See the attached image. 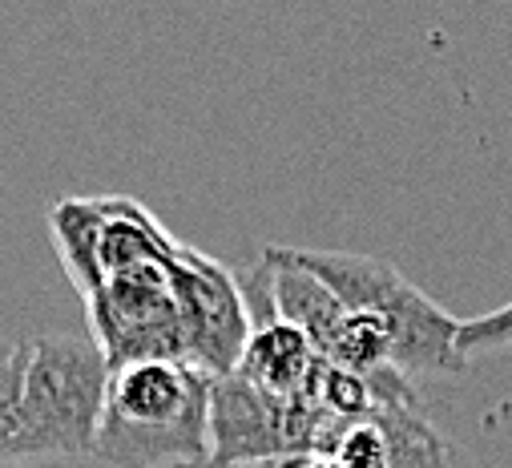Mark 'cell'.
<instances>
[{
    "label": "cell",
    "mask_w": 512,
    "mask_h": 468,
    "mask_svg": "<svg viewBox=\"0 0 512 468\" xmlns=\"http://www.w3.org/2000/svg\"><path fill=\"white\" fill-rule=\"evenodd\" d=\"M375 420L383 432V468H468L416 408H375Z\"/></svg>",
    "instance_id": "52a82bcc"
},
{
    "label": "cell",
    "mask_w": 512,
    "mask_h": 468,
    "mask_svg": "<svg viewBox=\"0 0 512 468\" xmlns=\"http://www.w3.org/2000/svg\"><path fill=\"white\" fill-rule=\"evenodd\" d=\"M25 372H29V343L5 339L0 343V468L9 464V448H13L17 428H21Z\"/></svg>",
    "instance_id": "ba28073f"
},
{
    "label": "cell",
    "mask_w": 512,
    "mask_h": 468,
    "mask_svg": "<svg viewBox=\"0 0 512 468\" xmlns=\"http://www.w3.org/2000/svg\"><path fill=\"white\" fill-rule=\"evenodd\" d=\"M0 343H5V339H0Z\"/></svg>",
    "instance_id": "8fae6325"
},
{
    "label": "cell",
    "mask_w": 512,
    "mask_h": 468,
    "mask_svg": "<svg viewBox=\"0 0 512 468\" xmlns=\"http://www.w3.org/2000/svg\"><path fill=\"white\" fill-rule=\"evenodd\" d=\"M214 376L186 360H134L109 372L93 460L109 468H198L210 460Z\"/></svg>",
    "instance_id": "6da1fadb"
},
{
    "label": "cell",
    "mask_w": 512,
    "mask_h": 468,
    "mask_svg": "<svg viewBox=\"0 0 512 468\" xmlns=\"http://www.w3.org/2000/svg\"><path fill=\"white\" fill-rule=\"evenodd\" d=\"M279 255L335 291L347 311H375L392 327V364L408 380L416 376H460L468 360L456 351L460 319L436 307L412 279H404L388 259L351 251H299L279 247Z\"/></svg>",
    "instance_id": "7a4b0ae2"
},
{
    "label": "cell",
    "mask_w": 512,
    "mask_h": 468,
    "mask_svg": "<svg viewBox=\"0 0 512 468\" xmlns=\"http://www.w3.org/2000/svg\"><path fill=\"white\" fill-rule=\"evenodd\" d=\"M323 356L315 351V343L283 323V319H271V323H254L250 327V339L242 347V360L230 376H242L246 384L263 388L267 396H279V400H303V404H319L315 388H319V372H323Z\"/></svg>",
    "instance_id": "5b68a950"
},
{
    "label": "cell",
    "mask_w": 512,
    "mask_h": 468,
    "mask_svg": "<svg viewBox=\"0 0 512 468\" xmlns=\"http://www.w3.org/2000/svg\"><path fill=\"white\" fill-rule=\"evenodd\" d=\"M109 372L113 368L93 339H77V335L29 339L21 428L9 448V464L93 456Z\"/></svg>",
    "instance_id": "3957f363"
},
{
    "label": "cell",
    "mask_w": 512,
    "mask_h": 468,
    "mask_svg": "<svg viewBox=\"0 0 512 468\" xmlns=\"http://www.w3.org/2000/svg\"><path fill=\"white\" fill-rule=\"evenodd\" d=\"M504 347H512V303H504L488 315H476V319H460L456 351L468 364L480 356H492V351H504Z\"/></svg>",
    "instance_id": "9c48e42d"
},
{
    "label": "cell",
    "mask_w": 512,
    "mask_h": 468,
    "mask_svg": "<svg viewBox=\"0 0 512 468\" xmlns=\"http://www.w3.org/2000/svg\"><path fill=\"white\" fill-rule=\"evenodd\" d=\"M178 323H182V360L222 380L238 368L250 339V315L242 303L238 275L218 259L182 243L178 251Z\"/></svg>",
    "instance_id": "277c9868"
},
{
    "label": "cell",
    "mask_w": 512,
    "mask_h": 468,
    "mask_svg": "<svg viewBox=\"0 0 512 468\" xmlns=\"http://www.w3.org/2000/svg\"><path fill=\"white\" fill-rule=\"evenodd\" d=\"M198 468H339L327 452H291V456H271V460H242V464H198Z\"/></svg>",
    "instance_id": "30bf717a"
},
{
    "label": "cell",
    "mask_w": 512,
    "mask_h": 468,
    "mask_svg": "<svg viewBox=\"0 0 512 468\" xmlns=\"http://www.w3.org/2000/svg\"><path fill=\"white\" fill-rule=\"evenodd\" d=\"M263 263L271 267V295H275V315L291 327H299L315 351L323 356V347L331 343V335L339 331L347 307L335 299V291L327 283H319L311 271L287 263L279 255V247H267L263 251Z\"/></svg>",
    "instance_id": "8992f818"
}]
</instances>
